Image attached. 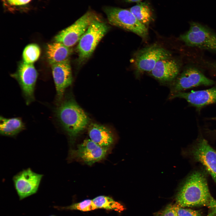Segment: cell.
I'll return each instance as SVG.
<instances>
[{
    "label": "cell",
    "instance_id": "obj_1",
    "mask_svg": "<svg viewBox=\"0 0 216 216\" xmlns=\"http://www.w3.org/2000/svg\"><path fill=\"white\" fill-rule=\"evenodd\" d=\"M213 198L208 186L206 176L201 171H196L186 178L176 195L177 205L182 207L207 206Z\"/></svg>",
    "mask_w": 216,
    "mask_h": 216
},
{
    "label": "cell",
    "instance_id": "obj_2",
    "mask_svg": "<svg viewBox=\"0 0 216 216\" xmlns=\"http://www.w3.org/2000/svg\"><path fill=\"white\" fill-rule=\"evenodd\" d=\"M60 124L72 141L86 128L89 122L86 113L74 99L67 98L55 111Z\"/></svg>",
    "mask_w": 216,
    "mask_h": 216
},
{
    "label": "cell",
    "instance_id": "obj_3",
    "mask_svg": "<svg viewBox=\"0 0 216 216\" xmlns=\"http://www.w3.org/2000/svg\"><path fill=\"white\" fill-rule=\"evenodd\" d=\"M179 39L187 46L216 52V34L199 23L190 22L189 30Z\"/></svg>",
    "mask_w": 216,
    "mask_h": 216
},
{
    "label": "cell",
    "instance_id": "obj_4",
    "mask_svg": "<svg viewBox=\"0 0 216 216\" xmlns=\"http://www.w3.org/2000/svg\"><path fill=\"white\" fill-rule=\"evenodd\" d=\"M108 29L107 25L99 18L92 22L81 37L76 47L79 63L83 62L91 56Z\"/></svg>",
    "mask_w": 216,
    "mask_h": 216
},
{
    "label": "cell",
    "instance_id": "obj_5",
    "mask_svg": "<svg viewBox=\"0 0 216 216\" xmlns=\"http://www.w3.org/2000/svg\"><path fill=\"white\" fill-rule=\"evenodd\" d=\"M104 11L111 25L131 32L143 38L147 36L146 26L138 20L129 10L108 7L104 8Z\"/></svg>",
    "mask_w": 216,
    "mask_h": 216
},
{
    "label": "cell",
    "instance_id": "obj_6",
    "mask_svg": "<svg viewBox=\"0 0 216 216\" xmlns=\"http://www.w3.org/2000/svg\"><path fill=\"white\" fill-rule=\"evenodd\" d=\"M98 18L94 13L86 12L74 23L56 35L54 38L55 42L68 47L73 46L79 42L92 22Z\"/></svg>",
    "mask_w": 216,
    "mask_h": 216
},
{
    "label": "cell",
    "instance_id": "obj_7",
    "mask_svg": "<svg viewBox=\"0 0 216 216\" xmlns=\"http://www.w3.org/2000/svg\"><path fill=\"white\" fill-rule=\"evenodd\" d=\"M38 75L33 64L23 61L20 63L16 72L11 75L19 84L27 105L34 100V91Z\"/></svg>",
    "mask_w": 216,
    "mask_h": 216
},
{
    "label": "cell",
    "instance_id": "obj_8",
    "mask_svg": "<svg viewBox=\"0 0 216 216\" xmlns=\"http://www.w3.org/2000/svg\"><path fill=\"white\" fill-rule=\"evenodd\" d=\"M190 156L202 164L216 183V151L207 141L200 138L190 148Z\"/></svg>",
    "mask_w": 216,
    "mask_h": 216
},
{
    "label": "cell",
    "instance_id": "obj_9",
    "mask_svg": "<svg viewBox=\"0 0 216 216\" xmlns=\"http://www.w3.org/2000/svg\"><path fill=\"white\" fill-rule=\"evenodd\" d=\"M214 82L207 77L200 70L193 66L186 68L176 79L171 89L170 96L178 92L200 86H211Z\"/></svg>",
    "mask_w": 216,
    "mask_h": 216
},
{
    "label": "cell",
    "instance_id": "obj_10",
    "mask_svg": "<svg viewBox=\"0 0 216 216\" xmlns=\"http://www.w3.org/2000/svg\"><path fill=\"white\" fill-rule=\"evenodd\" d=\"M170 52L164 48L154 44L138 51L135 56V64L140 72H150L157 63L164 59L170 58Z\"/></svg>",
    "mask_w": 216,
    "mask_h": 216
},
{
    "label": "cell",
    "instance_id": "obj_11",
    "mask_svg": "<svg viewBox=\"0 0 216 216\" xmlns=\"http://www.w3.org/2000/svg\"><path fill=\"white\" fill-rule=\"evenodd\" d=\"M43 175L34 172L31 169L24 170L13 178L14 187L20 200L35 194Z\"/></svg>",
    "mask_w": 216,
    "mask_h": 216
},
{
    "label": "cell",
    "instance_id": "obj_12",
    "mask_svg": "<svg viewBox=\"0 0 216 216\" xmlns=\"http://www.w3.org/2000/svg\"><path fill=\"white\" fill-rule=\"evenodd\" d=\"M109 147H102L90 139H86L78 145L76 149L71 151L72 156L82 160L85 163L91 166L105 157Z\"/></svg>",
    "mask_w": 216,
    "mask_h": 216
},
{
    "label": "cell",
    "instance_id": "obj_13",
    "mask_svg": "<svg viewBox=\"0 0 216 216\" xmlns=\"http://www.w3.org/2000/svg\"><path fill=\"white\" fill-rule=\"evenodd\" d=\"M56 92V99L60 102L65 89L72 82L71 68L69 59L50 64Z\"/></svg>",
    "mask_w": 216,
    "mask_h": 216
},
{
    "label": "cell",
    "instance_id": "obj_14",
    "mask_svg": "<svg viewBox=\"0 0 216 216\" xmlns=\"http://www.w3.org/2000/svg\"><path fill=\"white\" fill-rule=\"evenodd\" d=\"M185 99L191 105L200 108L216 102V86L202 90L178 92L170 96V99Z\"/></svg>",
    "mask_w": 216,
    "mask_h": 216
},
{
    "label": "cell",
    "instance_id": "obj_15",
    "mask_svg": "<svg viewBox=\"0 0 216 216\" xmlns=\"http://www.w3.org/2000/svg\"><path fill=\"white\" fill-rule=\"evenodd\" d=\"M179 70L178 62L170 58L159 61L150 73L152 76L159 81L167 82L172 81L177 76Z\"/></svg>",
    "mask_w": 216,
    "mask_h": 216
},
{
    "label": "cell",
    "instance_id": "obj_16",
    "mask_svg": "<svg viewBox=\"0 0 216 216\" xmlns=\"http://www.w3.org/2000/svg\"><path fill=\"white\" fill-rule=\"evenodd\" d=\"M90 139L102 147H109L114 142L112 134L106 127L96 123H92L88 128Z\"/></svg>",
    "mask_w": 216,
    "mask_h": 216
},
{
    "label": "cell",
    "instance_id": "obj_17",
    "mask_svg": "<svg viewBox=\"0 0 216 216\" xmlns=\"http://www.w3.org/2000/svg\"><path fill=\"white\" fill-rule=\"evenodd\" d=\"M71 53L70 47L58 42L49 44L46 47V54L50 64L69 59Z\"/></svg>",
    "mask_w": 216,
    "mask_h": 216
},
{
    "label": "cell",
    "instance_id": "obj_18",
    "mask_svg": "<svg viewBox=\"0 0 216 216\" xmlns=\"http://www.w3.org/2000/svg\"><path fill=\"white\" fill-rule=\"evenodd\" d=\"M25 125L21 118H7L1 116L0 133L4 136H13L24 130Z\"/></svg>",
    "mask_w": 216,
    "mask_h": 216
},
{
    "label": "cell",
    "instance_id": "obj_19",
    "mask_svg": "<svg viewBox=\"0 0 216 216\" xmlns=\"http://www.w3.org/2000/svg\"><path fill=\"white\" fill-rule=\"evenodd\" d=\"M129 10L140 22L146 26L151 21L152 17L150 7L146 2L141 1L136 3Z\"/></svg>",
    "mask_w": 216,
    "mask_h": 216
},
{
    "label": "cell",
    "instance_id": "obj_20",
    "mask_svg": "<svg viewBox=\"0 0 216 216\" xmlns=\"http://www.w3.org/2000/svg\"><path fill=\"white\" fill-rule=\"evenodd\" d=\"M92 200L97 208L113 210L119 212L124 209L121 204L108 196H100L95 198Z\"/></svg>",
    "mask_w": 216,
    "mask_h": 216
},
{
    "label": "cell",
    "instance_id": "obj_21",
    "mask_svg": "<svg viewBox=\"0 0 216 216\" xmlns=\"http://www.w3.org/2000/svg\"><path fill=\"white\" fill-rule=\"evenodd\" d=\"M40 54L39 46L35 44L26 46L22 52L23 61L27 63L33 64L39 58Z\"/></svg>",
    "mask_w": 216,
    "mask_h": 216
},
{
    "label": "cell",
    "instance_id": "obj_22",
    "mask_svg": "<svg viewBox=\"0 0 216 216\" xmlns=\"http://www.w3.org/2000/svg\"><path fill=\"white\" fill-rule=\"evenodd\" d=\"M60 209L78 210L82 212H87L97 209L92 200H86L80 202L72 204L66 207H55Z\"/></svg>",
    "mask_w": 216,
    "mask_h": 216
},
{
    "label": "cell",
    "instance_id": "obj_23",
    "mask_svg": "<svg viewBox=\"0 0 216 216\" xmlns=\"http://www.w3.org/2000/svg\"><path fill=\"white\" fill-rule=\"evenodd\" d=\"M174 208L178 216H201L199 211L184 208L177 205H174Z\"/></svg>",
    "mask_w": 216,
    "mask_h": 216
},
{
    "label": "cell",
    "instance_id": "obj_24",
    "mask_svg": "<svg viewBox=\"0 0 216 216\" xmlns=\"http://www.w3.org/2000/svg\"><path fill=\"white\" fill-rule=\"evenodd\" d=\"M177 215L174 205L169 204L159 213L158 216H176Z\"/></svg>",
    "mask_w": 216,
    "mask_h": 216
},
{
    "label": "cell",
    "instance_id": "obj_25",
    "mask_svg": "<svg viewBox=\"0 0 216 216\" xmlns=\"http://www.w3.org/2000/svg\"><path fill=\"white\" fill-rule=\"evenodd\" d=\"M202 64L209 70L216 72V61L204 60L201 62Z\"/></svg>",
    "mask_w": 216,
    "mask_h": 216
},
{
    "label": "cell",
    "instance_id": "obj_26",
    "mask_svg": "<svg viewBox=\"0 0 216 216\" xmlns=\"http://www.w3.org/2000/svg\"><path fill=\"white\" fill-rule=\"evenodd\" d=\"M211 208L215 213V216H216V200L214 198L212 200L208 206Z\"/></svg>",
    "mask_w": 216,
    "mask_h": 216
},
{
    "label": "cell",
    "instance_id": "obj_27",
    "mask_svg": "<svg viewBox=\"0 0 216 216\" xmlns=\"http://www.w3.org/2000/svg\"><path fill=\"white\" fill-rule=\"evenodd\" d=\"M141 0H125V1L128 2H140Z\"/></svg>",
    "mask_w": 216,
    "mask_h": 216
},
{
    "label": "cell",
    "instance_id": "obj_28",
    "mask_svg": "<svg viewBox=\"0 0 216 216\" xmlns=\"http://www.w3.org/2000/svg\"><path fill=\"white\" fill-rule=\"evenodd\" d=\"M206 216H215V213L214 211L212 210V212L208 214Z\"/></svg>",
    "mask_w": 216,
    "mask_h": 216
},
{
    "label": "cell",
    "instance_id": "obj_29",
    "mask_svg": "<svg viewBox=\"0 0 216 216\" xmlns=\"http://www.w3.org/2000/svg\"><path fill=\"white\" fill-rule=\"evenodd\" d=\"M212 119L213 120H216V117L213 118Z\"/></svg>",
    "mask_w": 216,
    "mask_h": 216
},
{
    "label": "cell",
    "instance_id": "obj_30",
    "mask_svg": "<svg viewBox=\"0 0 216 216\" xmlns=\"http://www.w3.org/2000/svg\"><path fill=\"white\" fill-rule=\"evenodd\" d=\"M50 216H55V215H50Z\"/></svg>",
    "mask_w": 216,
    "mask_h": 216
},
{
    "label": "cell",
    "instance_id": "obj_31",
    "mask_svg": "<svg viewBox=\"0 0 216 216\" xmlns=\"http://www.w3.org/2000/svg\"><path fill=\"white\" fill-rule=\"evenodd\" d=\"M176 216H178V215H177H177H176Z\"/></svg>",
    "mask_w": 216,
    "mask_h": 216
}]
</instances>
